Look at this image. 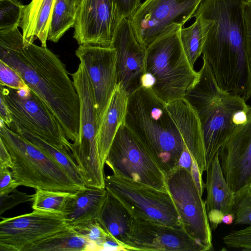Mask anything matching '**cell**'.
<instances>
[{"label":"cell","instance_id":"1","mask_svg":"<svg viewBox=\"0 0 251 251\" xmlns=\"http://www.w3.org/2000/svg\"><path fill=\"white\" fill-rule=\"evenodd\" d=\"M0 60L46 104L73 142L78 138L79 99L65 64L47 47L24 45L18 28L0 31Z\"/></svg>","mask_w":251,"mask_h":251},{"label":"cell","instance_id":"2","mask_svg":"<svg viewBox=\"0 0 251 251\" xmlns=\"http://www.w3.org/2000/svg\"><path fill=\"white\" fill-rule=\"evenodd\" d=\"M246 0H202L193 17L200 23L202 57L218 86L246 101L251 99V73L245 36Z\"/></svg>","mask_w":251,"mask_h":251},{"label":"cell","instance_id":"3","mask_svg":"<svg viewBox=\"0 0 251 251\" xmlns=\"http://www.w3.org/2000/svg\"><path fill=\"white\" fill-rule=\"evenodd\" d=\"M166 104L143 87L129 95L124 124L166 175L178 166L185 147Z\"/></svg>","mask_w":251,"mask_h":251},{"label":"cell","instance_id":"4","mask_svg":"<svg viewBox=\"0 0 251 251\" xmlns=\"http://www.w3.org/2000/svg\"><path fill=\"white\" fill-rule=\"evenodd\" d=\"M199 72L197 82L184 98L199 118L203 133L207 168L220 148L237 128L233 122L234 113L251 107L239 96L221 89L218 85L207 61Z\"/></svg>","mask_w":251,"mask_h":251},{"label":"cell","instance_id":"5","mask_svg":"<svg viewBox=\"0 0 251 251\" xmlns=\"http://www.w3.org/2000/svg\"><path fill=\"white\" fill-rule=\"evenodd\" d=\"M179 30L160 37L146 50L141 87L151 90L166 104L184 98L199 77L183 50Z\"/></svg>","mask_w":251,"mask_h":251},{"label":"cell","instance_id":"6","mask_svg":"<svg viewBox=\"0 0 251 251\" xmlns=\"http://www.w3.org/2000/svg\"><path fill=\"white\" fill-rule=\"evenodd\" d=\"M0 138L12 158L11 172L19 186L74 192L80 188L46 152L0 120Z\"/></svg>","mask_w":251,"mask_h":251},{"label":"cell","instance_id":"7","mask_svg":"<svg viewBox=\"0 0 251 251\" xmlns=\"http://www.w3.org/2000/svg\"><path fill=\"white\" fill-rule=\"evenodd\" d=\"M79 99V129L71 151L85 185L105 188V176L99 151L96 102L92 84L83 65L71 74Z\"/></svg>","mask_w":251,"mask_h":251},{"label":"cell","instance_id":"8","mask_svg":"<svg viewBox=\"0 0 251 251\" xmlns=\"http://www.w3.org/2000/svg\"><path fill=\"white\" fill-rule=\"evenodd\" d=\"M105 164L116 176L168 192L166 175L147 148L124 123L116 134Z\"/></svg>","mask_w":251,"mask_h":251},{"label":"cell","instance_id":"9","mask_svg":"<svg viewBox=\"0 0 251 251\" xmlns=\"http://www.w3.org/2000/svg\"><path fill=\"white\" fill-rule=\"evenodd\" d=\"M0 93L12 118L10 129H23L59 149L71 152L72 143L62 126L43 101L28 87L15 90L0 85Z\"/></svg>","mask_w":251,"mask_h":251},{"label":"cell","instance_id":"10","mask_svg":"<svg viewBox=\"0 0 251 251\" xmlns=\"http://www.w3.org/2000/svg\"><path fill=\"white\" fill-rule=\"evenodd\" d=\"M105 188L126 207L134 219L182 226L168 192H163L114 175L105 176Z\"/></svg>","mask_w":251,"mask_h":251},{"label":"cell","instance_id":"11","mask_svg":"<svg viewBox=\"0 0 251 251\" xmlns=\"http://www.w3.org/2000/svg\"><path fill=\"white\" fill-rule=\"evenodd\" d=\"M202 0H146L129 19L135 36L146 50L153 42L180 29Z\"/></svg>","mask_w":251,"mask_h":251},{"label":"cell","instance_id":"12","mask_svg":"<svg viewBox=\"0 0 251 251\" xmlns=\"http://www.w3.org/2000/svg\"><path fill=\"white\" fill-rule=\"evenodd\" d=\"M168 191L187 234L204 251L213 250L211 228L205 202L202 199L191 173L178 166L166 176Z\"/></svg>","mask_w":251,"mask_h":251},{"label":"cell","instance_id":"13","mask_svg":"<svg viewBox=\"0 0 251 251\" xmlns=\"http://www.w3.org/2000/svg\"><path fill=\"white\" fill-rule=\"evenodd\" d=\"M0 219V251H28L35 243L69 226L62 213L44 210Z\"/></svg>","mask_w":251,"mask_h":251},{"label":"cell","instance_id":"14","mask_svg":"<svg viewBox=\"0 0 251 251\" xmlns=\"http://www.w3.org/2000/svg\"><path fill=\"white\" fill-rule=\"evenodd\" d=\"M122 20L114 0H80L73 37L79 45L111 47Z\"/></svg>","mask_w":251,"mask_h":251},{"label":"cell","instance_id":"15","mask_svg":"<svg viewBox=\"0 0 251 251\" xmlns=\"http://www.w3.org/2000/svg\"><path fill=\"white\" fill-rule=\"evenodd\" d=\"M75 54L92 84L98 125L118 83L116 50L112 47L79 45Z\"/></svg>","mask_w":251,"mask_h":251},{"label":"cell","instance_id":"16","mask_svg":"<svg viewBox=\"0 0 251 251\" xmlns=\"http://www.w3.org/2000/svg\"><path fill=\"white\" fill-rule=\"evenodd\" d=\"M124 248L125 251H204L182 226L134 219Z\"/></svg>","mask_w":251,"mask_h":251},{"label":"cell","instance_id":"17","mask_svg":"<svg viewBox=\"0 0 251 251\" xmlns=\"http://www.w3.org/2000/svg\"><path fill=\"white\" fill-rule=\"evenodd\" d=\"M224 175L236 193L251 181V110L248 120L238 126L218 152Z\"/></svg>","mask_w":251,"mask_h":251},{"label":"cell","instance_id":"18","mask_svg":"<svg viewBox=\"0 0 251 251\" xmlns=\"http://www.w3.org/2000/svg\"><path fill=\"white\" fill-rule=\"evenodd\" d=\"M111 47L116 52L118 83L130 95L141 87L146 49L137 41L129 19L121 22Z\"/></svg>","mask_w":251,"mask_h":251},{"label":"cell","instance_id":"19","mask_svg":"<svg viewBox=\"0 0 251 251\" xmlns=\"http://www.w3.org/2000/svg\"><path fill=\"white\" fill-rule=\"evenodd\" d=\"M206 173L205 204L211 228L214 230L222 223L224 215L234 213L235 193L224 175L218 152L208 166Z\"/></svg>","mask_w":251,"mask_h":251},{"label":"cell","instance_id":"20","mask_svg":"<svg viewBox=\"0 0 251 251\" xmlns=\"http://www.w3.org/2000/svg\"><path fill=\"white\" fill-rule=\"evenodd\" d=\"M166 105L202 176L207 166L203 133L197 112L184 98Z\"/></svg>","mask_w":251,"mask_h":251},{"label":"cell","instance_id":"21","mask_svg":"<svg viewBox=\"0 0 251 251\" xmlns=\"http://www.w3.org/2000/svg\"><path fill=\"white\" fill-rule=\"evenodd\" d=\"M129 96L121 83H118L98 124V145L103 167L116 134L125 122Z\"/></svg>","mask_w":251,"mask_h":251},{"label":"cell","instance_id":"22","mask_svg":"<svg viewBox=\"0 0 251 251\" xmlns=\"http://www.w3.org/2000/svg\"><path fill=\"white\" fill-rule=\"evenodd\" d=\"M105 188L86 186L72 192L62 213L69 226L96 220L106 199Z\"/></svg>","mask_w":251,"mask_h":251},{"label":"cell","instance_id":"23","mask_svg":"<svg viewBox=\"0 0 251 251\" xmlns=\"http://www.w3.org/2000/svg\"><path fill=\"white\" fill-rule=\"evenodd\" d=\"M55 0H32L24 5L20 26L24 45L33 43L38 38L47 47L51 15Z\"/></svg>","mask_w":251,"mask_h":251},{"label":"cell","instance_id":"24","mask_svg":"<svg viewBox=\"0 0 251 251\" xmlns=\"http://www.w3.org/2000/svg\"><path fill=\"white\" fill-rule=\"evenodd\" d=\"M96 220L105 231L124 248L133 218L124 204L108 192Z\"/></svg>","mask_w":251,"mask_h":251},{"label":"cell","instance_id":"25","mask_svg":"<svg viewBox=\"0 0 251 251\" xmlns=\"http://www.w3.org/2000/svg\"><path fill=\"white\" fill-rule=\"evenodd\" d=\"M93 243L77 233L71 226L33 245L28 251H92Z\"/></svg>","mask_w":251,"mask_h":251},{"label":"cell","instance_id":"26","mask_svg":"<svg viewBox=\"0 0 251 251\" xmlns=\"http://www.w3.org/2000/svg\"><path fill=\"white\" fill-rule=\"evenodd\" d=\"M12 130L46 152L65 170L78 185L81 187L85 186L82 176L71 152L59 149L39 136L23 129L15 128Z\"/></svg>","mask_w":251,"mask_h":251},{"label":"cell","instance_id":"27","mask_svg":"<svg viewBox=\"0 0 251 251\" xmlns=\"http://www.w3.org/2000/svg\"><path fill=\"white\" fill-rule=\"evenodd\" d=\"M77 7L69 0H55L48 40L57 43L70 28L74 27Z\"/></svg>","mask_w":251,"mask_h":251},{"label":"cell","instance_id":"28","mask_svg":"<svg viewBox=\"0 0 251 251\" xmlns=\"http://www.w3.org/2000/svg\"><path fill=\"white\" fill-rule=\"evenodd\" d=\"M180 41L187 58L194 68L197 59L202 52L203 40L200 22H195L187 27L179 30Z\"/></svg>","mask_w":251,"mask_h":251},{"label":"cell","instance_id":"29","mask_svg":"<svg viewBox=\"0 0 251 251\" xmlns=\"http://www.w3.org/2000/svg\"><path fill=\"white\" fill-rule=\"evenodd\" d=\"M71 193L63 191L36 189L32 208L62 213Z\"/></svg>","mask_w":251,"mask_h":251},{"label":"cell","instance_id":"30","mask_svg":"<svg viewBox=\"0 0 251 251\" xmlns=\"http://www.w3.org/2000/svg\"><path fill=\"white\" fill-rule=\"evenodd\" d=\"M24 8L19 0H0V31L20 26Z\"/></svg>","mask_w":251,"mask_h":251},{"label":"cell","instance_id":"31","mask_svg":"<svg viewBox=\"0 0 251 251\" xmlns=\"http://www.w3.org/2000/svg\"><path fill=\"white\" fill-rule=\"evenodd\" d=\"M71 226L77 233L94 244L95 251H102L106 242L110 239H114L105 231L97 220Z\"/></svg>","mask_w":251,"mask_h":251},{"label":"cell","instance_id":"32","mask_svg":"<svg viewBox=\"0 0 251 251\" xmlns=\"http://www.w3.org/2000/svg\"><path fill=\"white\" fill-rule=\"evenodd\" d=\"M223 239L228 248L251 251V225L244 228L231 230Z\"/></svg>","mask_w":251,"mask_h":251},{"label":"cell","instance_id":"33","mask_svg":"<svg viewBox=\"0 0 251 251\" xmlns=\"http://www.w3.org/2000/svg\"><path fill=\"white\" fill-rule=\"evenodd\" d=\"M0 85L15 90H21L28 87L15 70L0 60Z\"/></svg>","mask_w":251,"mask_h":251},{"label":"cell","instance_id":"34","mask_svg":"<svg viewBox=\"0 0 251 251\" xmlns=\"http://www.w3.org/2000/svg\"><path fill=\"white\" fill-rule=\"evenodd\" d=\"M234 214L235 225H251V198L248 196L235 197Z\"/></svg>","mask_w":251,"mask_h":251},{"label":"cell","instance_id":"35","mask_svg":"<svg viewBox=\"0 0 251 251\" xmlns=\"http://www.w3.org/2000/svg\"><path fill=\"white\" fill-rule=\"evenodd\" d=\"M33 198V194L20 192L17 188L8 194L0 196V215L20 204L32 201Z\"/></svg>","mask_w":251,"mask_h":251},{"label":"cell","instance_id":"36","mask_svg":"<svg viewBox=\"0 0 251 251\" xmlns=\"http://www.w3.org/2000/svg\"><path fill=\"white\" fill-rule=\"evenodd\" d=\"M245 36L247 58L251 73V1L246 0L243 5Z\"/></svg>","mask_w":251,"mask_h":251},{"label":"cell","instance_id":"37","mask_svg":"<svg viewBox=\"0 0 251 251\" xmlns=\"http://www.w3.org/2000/svg\"><path fill=\"white\" fill-rule=\"evenodd\" d=\"M18 186L9 168H0V196L10 193Z\"/></svg>","mask_w":251,"mask_h":251},{"label":"cell","instance_id":"38","mask_svg":"<svg viewBox=\"0 0 251 251\" xmlns=\"http://www.w3.org/2000/svg\"><path fill=\"white\" fill-rule=\"evenodd\" d=\"M122 19H130L141 5V0H114Z\"/></svg>","mask_w":251,"mask_h":251},{"label":"cell","instance_id":"39","mask_svg":"<svg viewBox=\"0 0 251 251\" xmlns=\"http://www.w3.org/2000/svg\"><path fill=\"white\" fill-rule=\"evenodd\" d=\"M12 156L2 139L0 138V168H11Z\"/></svg>","mask_w":251,"mask_h":251},{"label":"cell","instance_id":"40","mask_svg":"<svg viewBox=\"0 0 251 251\" xmlns=\"http://www.w3.org/2000/svg\"><path fill=\"white\" fill-rule=\"evenodd\" d=\"M0 120L9 127L12 122L10 111L3 95L0 93Z\"/></svg>","mask_w":251,"mask_h":251},{"label":"cell","instance_id":"41","mask_svg":"<svg viewBox=\"0 0 251 251\" xmlns=\"http://www.w3.org/2000/svg\"><path fill=\"white\" fill-rule=\"evenodd\" d=\"M191 174L199 193L202 197L205 188V184L202 180V176L201 175L197 164L193 158Z\"/></svg>","mask_w":251,"mask_h":251},{"label":"cell","instance_id":"42","mask_svg":"<svg viewBox=\"0 0 251 251\" xmlns=\"http://www.w3.org/2000/svg\"><path fill=\"white\" fill-rule=\"evenodd\" d=\"M192 165V157L185 145V147L180 158L178 166L185 168L191 173Z\"/></svg>","mask_w":251,"mask_h":251},{"label":"cell","instance_id":"43","mask_svg":"<svg viewBox=\"0 0 251 251\" xmlns=\"http://www.w3.org/2000/svg\"><path fill=\"white\" fill-rule=\"evenodd\" d=\"M251 110H240L236 112L233 116V122L237 126L245 124L248 120V113Z\"/></svg>","mask_w":251,"mask_h":251},{"label":"cell","instance_id":"44","mask_svg":"<svg viewBox=\"0 0 251 251\" xmlns=\"http://www.w3.org/2000/svg\"><path fill=\"white\" fill-rule=\"evenodd\" d=\"M236 195L237 196H248L251 198V181L246 187L236 193Z\"/></svg>","mask_w":251,"mask_h":251},{"label":"cell","instance_id":"45","mask_svg":"<svg viewBox=\"0 0 251 251\" xmlns=\"http://www.w3.org/2000/svg\"><path fill=\"white\" fill-rule=\"evenodd\" d=\"M235 216L234 213H229L224 216L222 223L226 225L232 224L234 221Z\"/></svg>","mask_w":251,"mask_h":251},{"label":"cell","instance_id":"46","mask_svg":"<svg viewBox=\"0 0 251 251\" xmlns=\"http://www.w3.org/2000/svg\"><path fill=\"white\" fill-rule=\"evenodd\" d=\"M69 0L71 3H72L73 4L75 5L77 7L80 0Z\"/></svg>","mask_w":251,"mask_h":251},{"label":"cell","instance_id":"47","mask_svg":"<svg viewBox=\"0 0 251 251\" xmlns=\"http://www.w3.org/2000/svg\"><path fill=\"white\" fill-rule=\"evenodd\" d=\"M250 0V1H251V0Z\"/></svg>","mask_w":251,"mask_h":251}]
</instances>
